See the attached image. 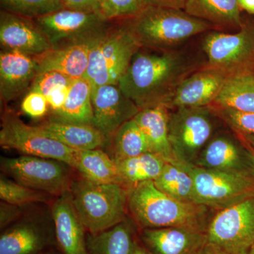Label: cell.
<instances>
[{
    "mask_svg": "<svg viewBox=\"0 0 254 254\" xmlns=\"http://www.w3.org/2000/svg\"><path fill=\"white\" fill-rule=\"evenodd\" d=\"M215 114L210 106L175 108L170 112L169 141L177 163H195L213 138Z\"/></svg>",
    "mask_w": 254,
    "mask_h": 254,
    "instance_id": "cell-8",
    "label": "cell"
},
{
    "mask_svg": "<svg viewBox=\"0 0 254 254\" xmlns=\"http://www.w3.org/2000/svg\"><path fill=\"white\" fill-rule=\"evenodd\" d=\"M21 206L10 204L4 201H1L0 204V227L1 230L17 222L21 215Z\"/></svg>",
    "mask_w": 254,
    "mask_h": 254,
    "instance_id": "cell-38",
    "label": "cell"
},
{
    "mask_svg": "<svg viewBox=\"0 0 254 254\" xmlns=\"http://www.w3.org/2000/svg\"><path fill=\"white\" fill-rule=\"evenodd\" d=\"M1 170L18 184L47 194L60 195L70 190L72 180L67 164L54 159L21 155L1 158Z\"/></svg>",
    "mask_w": 254,
    "mask_h": 254,
    "instance_id": "cell-9",
    "label": "cell"
},
{
    "mask_svg": "<svg viewBox=\"0 0 254 254\" xmlns=\"http://www.w3.org/2000/svg\"><path fill=\"white\" fill-rule=\"evenodd\" d=\"M70 193L86 232L97 234L125 220L126 188L118 184H98L82 177L73 180Z\"/></svg>",
    "mask_w": 254,
    "mask_h": 254,
    "instance_id": "cell-4",
    "label": "cell"
},
{
    "mask_svg": "<svg viewBox=\"0 0 254 254\" xmlns=\"http://www.w3.org/2000/svg\"><path fill=\"white\" fill-rule=\"evenodd\" d=\"M48 40L52 48L98 39L110 26L97 11L63 9L31 19Z\"/></svg>",
    "mask_w": 254,
    "mask_h": 254,
    "instance_id": "cell-11",
    "label": "cell"
},
{
    "mask_svg": "<svg viewBox=\"0 0 254 254\" xmlns=\"http://www.w3.org/2000/svg\"><path fill=\"white\" fill-rule=\"evenodd\" d=\"M206 233L208 242L227 254H249L254 245V195L218 210Z\"/></svg>",
    "mask_w": 254,
    "mask_h": 254,
    "instance_id": "cell-10",
    "label": "cell"
},
{
    "mask_svg": "<svg viewBox=\"0 0 254 254\" xmlns=\"http://www.w3.org/2000/svg\"><path fill=\"white\" fill-rule=\"evenodd\" d=\"M127 190L148 181H155L167 163L162 157L148 152L138 156L115 162Z\"/></svg>",
    "mask_w": 254,
    "mask_h": 254,
    "instance_id": "cell-29",
    "label": "cell"
},
{
    "mask_svg": "<svg viewBox=\"0 0 254 254\" xmlns=\"http://www.w3.org/2000/svg\"><path fill=\"white\" fill-rule=\"evenodd\" d=\"M203 48L207 65L227 76L254 71V26L244 25L235 33L210 32Z\"/></svg>",
    "mask_w": 254,
    "mask_h": 254,
    "instance_id": "cell-12",
    "label": "cell"
},
{
    "mask_svg": "<svg viewBox=\"0 0 254 254\" xmlns=\"http://www.w3.org/2000/svg\"><path fill=\"white\" fill-rule=\"evenodd\" d=\"M86 245L88 254H133L137 243L125 220L105 231L87 234Z\"/></svg>",
    "mask_w": 254,
    "mask_h": 254,
    "instance_id": "cell-27",
    "label": "cell"
},
{
    "mask_svg": "<svg viewBox=\"0 0 254 254\" xmlns=\"http://www.w3.org/2000/svg\"><path fill=\"white\" fill-rule=\"evenodd\" d=\"M194 165L227 173L254 174V154L242 140L223 133L213 137Z\"/></svg>",
    "mask_w": 254,
    "mask_h": 254,
    "instance_id": "cell-14",
    "label": "cell"
},
{
    "mask_svg": "<svg viewBox=\"0 0 254 254\" xmlns=\"http://www.w3.org/2000/svg\"><path fill=\"white\" fill-rule=\"evenodd\" d=\"M240 9L245 10L251 14L254 15V0H237Z\"/></svg>",
    "mask_w": 254,
    "mask_h": 254,
    "instance_id": "cell-42",
    "label": "cell"
},
{
    "mask_svg": "<svg viewBox=\"0 0 254 254\" xmlns=\"http://www.w3.org/2000/svg\"><path fill=\"white\" fill-rule=\"evenodd\" d=\"M92 88L87 78L73 80L66 101L58 112L51 113L50 120L62 123L92 125Z\"/></svg>",
    "mask_w": 254,
    "mask_h": 254,
    "instance_id": "cell-25",
    "label": "cell"
},
{
    "mask_svg": "<svg viewBox=\"0 0 254 254\" xmlns=\"http://www.w3.org/2000/svg\"><path fill=\"white\" fill-rule=\"evenodd\" d=\"M196 70L195 62L184 53L141 48L118 86L140 110L159 105L170 108L180 83Z\"/></svg>",
    "mask_w": 254,
    "mask_h": 254,
    "instance_id": "cell-1",
    "label": "cell"
},
{
    "mask_svg": "<svg viewBox=\"0 0 254 254\" xmlns=\"http://www.w3.org/2000/svg\"><path fill=\"white\" fill-rule=\"evenodd\" d=\"M57 242L55 227L33 220L17 221L0 236V254H41Z\"/></svg>",
    "mask_w": 254,
    "mask_h": 254,
    "instance_id": "cell-18",
    "label": "cell"
},
{
    "mask_svg": "<svg viewBox=\"0 0 254 254\" xmlns=\"http://www.w3.org/2000/svg\"><path fill=\"white\" fill-rule=\"evenodd\" d=\"M0 198L10 204L22 207L30 203L46 202L47 193L32 190L9 179H0Z\"/></svg>",
    "mask_w": 254,
    "mask_h": 254,
    "instance_id": "cell-34",
    "label": "cell"
},
{
    "mask_svg": "<svg viewBox=\"0 0 254 254\" xmlns=\"http://www.w3.org/2000/svg\"><path fill=\"white\" fill-rule=\"evenodd\" d=\"M92 125L110 142L124 124L136 116L140 110L118 85L108 84L92 90Z\"/></svg>",
    "mask_w": 254,
    "mask_h": 254,
    "instance_id": "cell-13",
    "label": "cell"
},
{
    "mask_svg": "<svg viewBox=\"0 0 254 254\" xmlns=\"http://www.w3.org/2000/svg\"><path fill=\"white\" fill-rule=\"evenodd\" d=\"M98 39L60 48H52L45 54L35 58L38 64V73L55 71L73 79L84 77L88 66L90 52Z\"/></svg>",
    "mask_w": 254,
    "mask_h": 254,
    "instance_id": "cell-21",
    "label": "cell"
},
{
    "mask_svg": "<svg viewBox=\"0 0 254 254\" xmlns=\"http://www.w3.org/2000/svg\"><path fill=\"white\" fill-rule=\"evenodd\" d=\"M239 136V135H238ZM246 146L254 153V135H240L239 136Z\"/></svg>",
    "mask_w": 254,
    "mask_h": 254,
    "instance_id": "cell-43",
    "label": "cell"
},
{
    "mask_svg": "<svg viewBox=\"0 0 254 254\" xmlns=\"http://www.w3.org/2000/svg\"><path fill=\"white\" fill-rule=\"evenodd\" d=\"M38 74L35 58L22 53L1 50L0 53V98L7 104L29 91Z\"/></svg>",
    "mask_w": 254,
    "mask_h": 254,
    "instance_id": "cell-19",
    "label": "cell"
},
{
    "mask_svg": "<svg viewBox=\"0 0 254 254\" xmlns=\"http://www.w3.org/2000/svg\"><path fill=\"white\" fill-rule=\"evenodd\" d=\"M227 77L225 73L208 65L198 68L180 83L170 103V109L210 106Z\"/></svg>",
    "mask_w": 254,
    "mask_h": 254,
    "instance_id": "cell-16",
    "label": "cell"
},
{
    "mask_svg": "<svg viewBox=\"0 0 254 254\" xmlns=\"http://www.w3.org/2000/svg\"><path fill=\"white\" fill-rule=\"evenodd\" d=\"M237 0H187L184 11L215 28H239L244 26Z\"/></svg>",
    "mask_w": 254,
    "mask_h": 254,
    "instance_id": "cell-24",
    "label": "cell"
},
{
    "mask_svg": "<svg viewBox=\"0 0 254 254\" xmlns=\"http://www.w3.org/2000/svg\"><path fill=\"white\" fill-rule=\"evenodd\" d=\"M4 11L35 19L65 9L62 0H0Z\"/></svg>",
    "mask_w": 254,
    "mask_h": 254,
    "instance_id": "cell-32",
    "label": "cell"
},
{
    "mask_svg": "<svg viewBox=\"0 0 254 254\" xmlns=\"http://www.w3.org/2000/svg\"><path fill=\"white\" fill-rule=\"evenodd\" d=\"M0 145L24 155L54 159L73 169L76 166L78 150L48 136L38 126L26 125L11 110H5L1 115Z\"/></svg>",
    "mask_w": 254,
    "mask_h": 254,
    "instance_id": "cell-7",
    "label": "cell"
},
{
    "mask_svg": "<svg viewBox=\"0 0 254 254\" xmlns=\"http://www.w3.org/2000/svg\"><path fill=\"white\" fill-rule=\"evenodd\" d=\"M249 254H254V245L251 248L250 253Z\"/></svg>",
    "mask_w": 254,
    "mask_h": 254,
    "instance_id": "cell-45",
    "label": "cell"
},
{
    "mask_svg": "<svg viewBox=\"0 0 254 254\" xmlns=\"http://www.w3.org/2000/svg\"><path fill=\"white\" fill-rule=\"evenodd\" d=\"M150 6H162L173 9H185L187 0H148Z\"/></svg>",
    "mask_w": 254,
    "mask_h": 254,
    "instance_id": "cell-40",
    "label": "cell"
},
{
    "mask_svg": "<svg viewBox=\"0 0 254 254\" xmlns=\"http://www.w3.org/2000/svg\"><path fill=\"white\" fill-rule=\"evenodd\" d=\"M74 169L88 181L98 184H118L123 187L118 165L100 148L78 150Z\"/></svg>",
    "mask_w": 254,
    "mask_h": 254,
    "instance_id": "cell-28",
    "label": "cell"
},
{
    "mask_svg": "<svg viewBox=\"0 0 254 254\" xmlns=\"http://www.w3.org/2000/svg\"><path fill=\"white\" fill-rule=\"evenodd\" d=\"M141 48L169 50L215 28L182 9L150 6L125 23Z\"/></svg>",
    "mask_w": 254,
    "mask_h": 254,
    "instance_id": "cell-3",
    "label": "cell"
},
{
    "mask_svg": "<svg viewBox=\"0 0 254 254\" xmlns=\"http://www.w3.org/2000/svg\"><path fill=\"white\" fill-rule=\"evenodd\" d=\"M215 114L237 135H254V113H243L230 108H214Z\"/></svg>",
    "mask_w": 254,
    "mask_h": 254,
    "instance_id": "cell-35",
    "label": "cell"
},
{
    "mask_svg": "<svg viewBox=\"0 0 254 254\" xmlns=\"http://www.w3.org/2000/svg\"><path fill=\"white\" fill-rule=\"evenodd\" d=\"M141 240L150 254H198L208 242L206 232L184 227L143 229Z\"/></svg>",
    "mask_w": 254,
    "mask_h": 254,
    "instance_id": "cell-17",
    "label": "cell"
},
{
    "mask_svg": "<svg viewBox=\"0 0 254 254\" xmlns=\"http://www.w3.org/2000/svg\"><path fill=\"white\" fill-rule=\"evenodd\" d=\"M175 165L191 177L198 204L220 210L254 195V174L227 173L191 163Z\"/></svg>",
    "mask_w": 254,
    "mask_h": 254,
    "instance_id": "cell-6",
    "label": "cell"
},
{
    "mask_svg": "<svg viewBox=\"0 0 254 254\" xmlns=\"http://www.w3.org/2000/svg\"><path fill=\"white\" fill-rule=\"evenodd\" d=\"M213 105L215 108L254 113V71L228 76Z\"/></svg>",
    "mask_w": 254,
    "mask_h": 254,
    "instance_id": "cell-26",
    "label": "cell"
},
{
    "mask_svg": "<svg viewBox=\"0 0 254 254\" xmlns=\"http://www.w3.org/2000/svg\"><path fill=\"white\" fill-rule=\"evenodd\" d=\"M198 254H227L226 252L222 251L213 244L208 242L206 245L203 247V250L200 251Z\"/></svg>",
    "mask_w": 254,
    "mask_h": 254,
    "instance_id": "cell-41",
    "label": "cell"
},
{
    "mask_svg": "<svg viewBox=\"0 0 254 254\" xmlns=\"http://www.w3.org/2000/svg\"><path fill=\"white\" fill-rule=\"evenodd\" d=\"M169 110L166 105L140 110L134 119L143 132L151 153L162 157L167 162L176 164L168 137Z\"/></svg>",
    "mask_w": 254,
    "mask_h": 254,
    "instance_id": "cell-22",
    "label": "cell"
},
{
    "mask_svg": "<svg viewBox=\"0 0 254 254\" xmlns=\"http://www.w3.org/2000/svg\"><path fill=\"white\" fill-rule=\"evenodd\" d=\"M153 182L159 190L172 198L195 203L193 180L190 174L179 165L165 163L161 173Z\"/></svg>",
    "mask_w": 254,
    "mask_h": 254,
    "instance_id": "cell-31",
    "label": "cell"
},
{
    "mask_svg": "<svg viewBox=\"0 0 254 254\" xmlns=\"http://www.w3.org/2000/svg\"><path fill=\"white\" fill-rule=\"evenodd\" d=\"M62 1L65 9L84 11H98L100 2V0H62Z\"/></svg>",
    "mask_w": 254,
    "mask_h": 254,
    "instance_id": "cell-39",
    "label": "cell"
},
{
    "mask_svg": "<svg viewBox=\"0 0 254 254\" xmlns=\"http://www.w3.org/2000/svg\"></svg>",
    "mask_w": 254,
    "mask_h": 254,
    "instance_id": "cell-47",
    "label": "cell"
},
{
    "mask_svg": "<svg viewBox=\"0 0 254 254\" xmlns=\"http://www.w3.org/2000/svg\"><path fill=\"white\" fill-rule=\"evenodd\" d=\"M150 6L148 0H100L97 11L110 22L135 17Z\"/></svg>",
    "mask_w": 254,
    "mask_h": 254,
    "instance_id": "cell-33",
    "label": "cell"
},
{
    "mask_svg": "<svg viewBox=\"0 0 254 254\" xmlns=\"http://www.w3.org/2000/svg\"><path fill=\"white\" fill-rule=\"evenodd\" d=\"M21 110L32 118L44 117L49 107L46 97L36 91H30L23 98L21 105Z\"/></svg>",
    "mask_w": 254,
    "mask_h": 254,
    "instance_id": "cell-37",
    "label": "cell"
},
{
    "mask_svg": "<svg viewBox=\"0 0 254 254\" xmlns=\"http://www.w3.org/2000/svg\"><path fill=\"white\" fill-rule=\"evenodd\" d=\"M0 43L2 50L16 51L36 58L52 49L45 35L29 18L1 10Z\"/></svg>",
    "mask_w": 254,
    "mask_h": 254,
    "instance_id": "cell-15",
    "label": "cell"
},
{
    "mask_svg": "<svg viewBox=\"0 0 254 254\" xmlns=\"http://www.w3.org/2000/svg\"><path fill=\"white\" fill-rule=\"evenodd\" d=\"M127 190V208L141 230L184 227L206 232L210 220L208 207L172 198L159 190L153 181Z\"/></svg>",
    "mask_w": 254,
    "mask_h": 254,
    "instance_id": "cell-2",
    "label": "cell"
},
{
    "mask_svg": "<svg viewBox=\"0 0 254 254\" xmlns=\"http://www.w3.org/2000/svg\"><path fill=\"white\" fill-rule=\"evenodd\" d=\"M38 127L48 136L76 150L96 149L108 143L103 133L92 125L62 123L48 119Z\"/></svg>",
    "mask_w": 254,
    "mask_h": 254,
    "instance_id": "cell-23",
    "label": "cell"
},
{
    "mask_svg": "<svg viewBox=\"0 0 254 254\" xmlns=\"http://www.w3.org/2000/svg\"><path fill=\"white\" fill-rule=\"evenodd\" d=\"M44 254V253H43V254Z\"/></svg>",
    "mask_w": 254,
    "mask_h": 254,
    "instance_id": "cell-46",
    "label": "cell"
},
{
    "mask_svg": "<svg viewBox=\"0 0 254 254\" xmlns=\"http://www.w3.org/2000/svg\"><path fill=\"white\" fill-rule=\"evenodd\" d=\"M141 48L125 23L110 25L90 52L84 77L91 83L92 90L103 85H118Z\"/></svg>",
    "mask_w": 254,
    "mask_h": 254,
    "instance_id": "cell-5",
    "label": "cell"
},
{
    "mask_svg": "<svg viewBox=\"0 0 254 254\" xmlns=\"http://www.w3.org/2000/svg\"><path fill=\"white\" fill-rule=\"evenodd\" d=\"M73 80L58 71H45L37 74L28 91L38 92L47 98L56 90L71 86Z\"/></svg>",
    "mask_w": 254,
    "mask_h": 254,
    "instance_id": "cell-36",
    "label": "cell"
},
{
    "mask_svg": "<svg viewBox=\"0 0 254 254\" xmlns=\"http://www.w3.org/2000/svg\"><path fill=\"white\" fill-rule=\"evenodd\" d=\"M110 141L113 145L112 158L115 162L150 152L144 133L134 118L124 124Z\"/></svg>",
    "mask_w": 254,
    "mask_h": 254,
    "instance_id": "cell-30",
    "label": "cell"
},
{
    "mask_svg": "<svg viewBox=\"0 0 254 254\" xmlns=\"http://www.w3.org/2000/svg\"><path fill=\"white\" fill-rule=\"evenodd\" d=\"M133 254H150L146 249L143 246L138 245L137 244L136 249H135L134 252Z\"/></svg>",
    "mask_w": 254,
    "mask_h": 254,
    "instance_id": "cell-44",
    "label": "cell"
},
{
    "mask_svg": "<svg viewBox=\"0 0 254 254\" xmlns=\"http://www.w3.org/2000/svg\"><path fill=\"white\" fill-rule=\"evenodd\" d=\"M57 243L63 254H88L86 230L76 213L69 190L52 208Z\"/></svg>",
    "mask_w": 254,
    "mask_h": 254,
    "instance_id": "cell-20",
    "label": "cell"
}]
</instances>
